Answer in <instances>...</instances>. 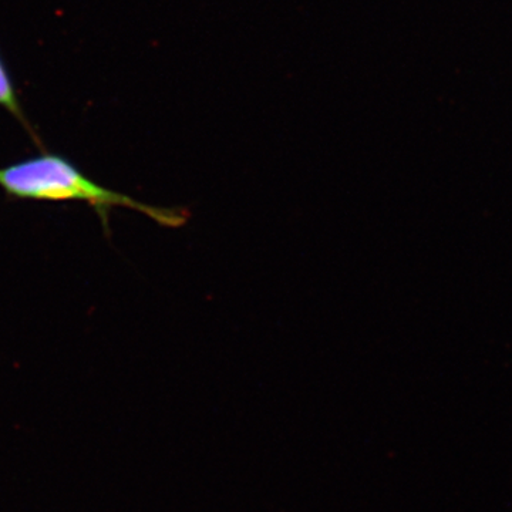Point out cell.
<instances>
[{
    "mask_svg": "<svg viewBox=\"0 0 512 512\" xmlns=\"http://www.w3.org/2000/svg\"><path fill=\"white\" fill-rule=\"evenodd\" d=\"M0 107H3V109L8 111L9 114H12V116L22 124L23 128L28 131L33 143L40 148V151H45V146H43L36 131L33 130L32 124L29 123L25 111H23L22 106H20L18 93H16L12 77H10L8 69H6L5 63H3L2 56H0Z\"/></svg>",
    "mask_w": 512,
    "mask_h": 512,
    "instance_id": "obj_2",
    "label": "cell"
},
{
    "mask_svg": "<svg viewBox=\"0 0 512 512\" xmlns=\"http://www.w3.org/2000/svg\"><path fill=\"white\" fill-rule=\"evenodd\" d=\"M0 188L18 201L84 202L96 212L106 237H111L114 208L141 212L165 228H180L190 220L184 207L164 208L134 200L87 177L69 158L42 151L40 156L0 168Z\"/></svg>",
    "mask_w": 512,
    "mask_h": 512,
    "instance_id": "obj_1",
    "label": "cell"
}]
</instances>
